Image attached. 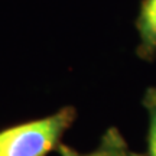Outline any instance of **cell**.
I'll return each instance as SVG.
<instances>
[{
	"instance_id": "7a4b0ae2",
	"label": "cell",
	"mask_w": 156,
	"mask_h": 156,
	"mask_svg": "<svg viewBox=\"0 0 156 156\" xmlns=\"http://www.w3.org/2000/svg\"><path fill=\"white\" fill-rule=\"evenodd\" d=\"M134 26L139 34L136 55L142 61L153 62L156 59V0H140Z\"/></svg>"
},
{
	"instance_id": "6da1fadb",
	"label": "cell",
	"mask_w": 156,
	"mask_h": 156,
	"mask_svg": "<svg viewBox=\"0 0 156 156\" xmlns=\"http://www.w3.org/2000/svg\"><path fill=\"white\" fill-rule=\"evenodd\" d=\"M75 119V107L67 106L49 116L2 129L0 156H48L59 147Z\"/></svg>"
},
{
	"instance_id": "3957f363",
	"label": "cell",
	"mask_w": 156,
	"mask_h": 156,
	"mask_svg": "<svg viewBox=\"0 0 156 156\" xmlns=\"http://www.w3.org/2000/svg\"><path fill=\"white\" fill-rule=\"evenodd\" d=\"M56 152L59 153V156H146V153L132 151L124 136L117 127L107 129L101 136L98 146L93 152L81 153L64 143L59 145Z\"/></svg>"
},
{
	"instance_id": "277c9868",
	"label": "cell",
	"mask_w": 156,
	"mask_h": 156,
	"mask_svg": "<svg viewBox=\"0 0 156 156\" xmlns=\"http://www.w3.org/2000/svg\"><path fill=\"white\" fill-rule=\"evenodd\" d=\"M142 104L147 112V133H146V156H156V87H149L145 91Z\"/></svg>"
}]
</instances>
